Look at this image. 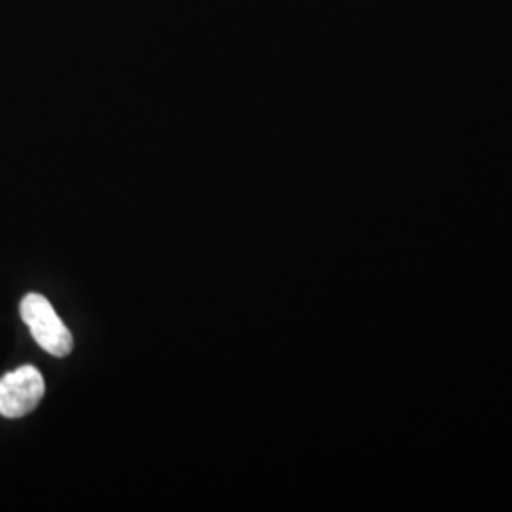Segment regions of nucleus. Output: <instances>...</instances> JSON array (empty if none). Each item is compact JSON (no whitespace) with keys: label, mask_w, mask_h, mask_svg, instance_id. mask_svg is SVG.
<instances>
[{"label":"nucleus","mask_w":512,"mask_h":512,"mask_svg":"<svg viewBox=\"0 0 512 512\" xmlns=\"http://www.w3.org/2000/svg\"><path fill=\"white\" fill-rule=\"evenodd\" d=\"M19 313L29 327L35 342L54 357H65L73 351V334L61 321L54 306L42 294H27L21 300Z\"/></svg>","instance_id":"f257e3e1"},{"label":"nucleus","mask_w":512,"mask_h":512,"mask_svg":"<svg viewBox=\"0 0 512 512\" xmlns=\"http://www.w3.org/2000/svg\"><path fill=\"white\" fill-rule=\"evenodd\" d=\"M44 378L35 366H19L0 378V416L16 420L31 414L44 397Z\"/></svg>","instance_id":"f03ea898"}]
</instances>
